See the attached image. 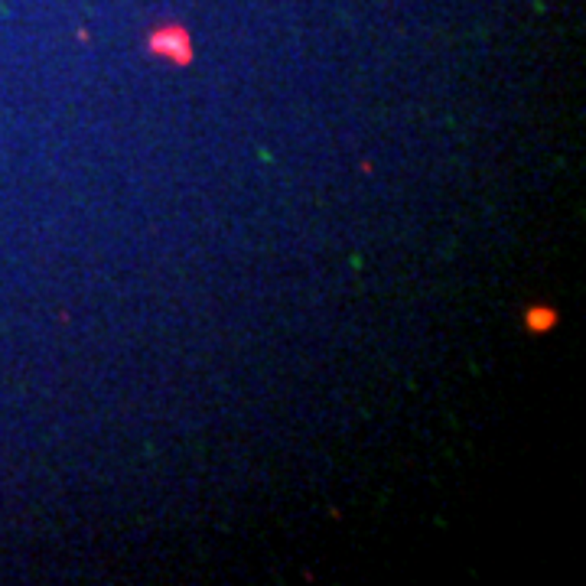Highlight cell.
<instances>
[{"label":"cell","mask_w":586,"mask_h":586,"mask_svg":"<svg viewBox=\"0 0 586 586\" xmlns=\"http://www.w3.org/2000/svg\"><path fill=\"white\" fill-rule=\"evenodd\" d=\"M150 49L157 52V56H166V59H173V63H189V36L183 26H160V30H153V36H150Z\"/></svg>","instance_id":"obj_1"},{"label":"cell","mask_w":586,"mask_h":586,"mask_svg":"<svg viewBox=\"0 0 586 586\" xmlns=\"http://www.w3.org/2000/svg\"><path fill=\"white\" fill-rule=\"evenodd\" d=\"M554 310H531V316H528V326L531 329H548V326H554Z\"/></svg>","instance_id":"obj_2"}]
</instances>
